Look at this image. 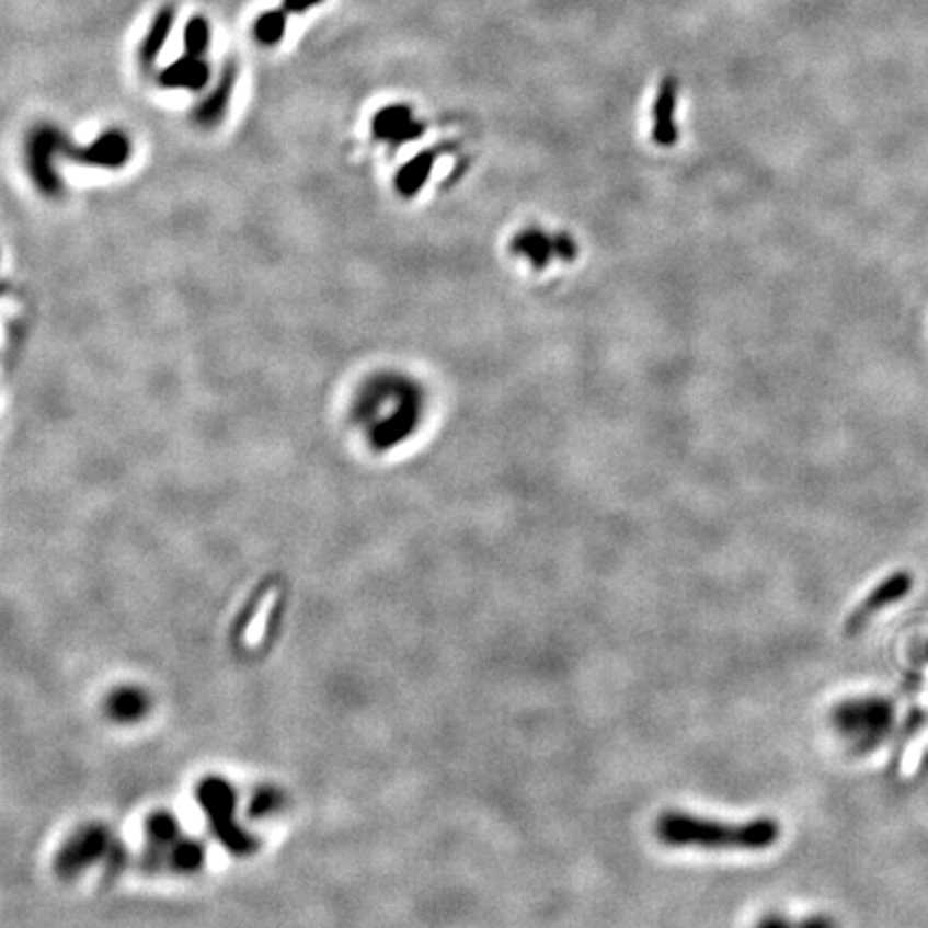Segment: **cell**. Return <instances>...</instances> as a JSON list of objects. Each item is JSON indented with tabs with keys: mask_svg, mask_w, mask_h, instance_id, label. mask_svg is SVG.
Returning a JSON list of instances; mask_svg holds the SVG:
<instances>
[{
	"mask_svg": "<svg viewBox=\"0 0 928 928\" xmlns=\"http://www.w3.org/2000/svg\"><path fill=\"white\" fill-rule=\"evenodd\" d=\"M655 836L662 845L673 849L757 853L771 849L780 840L782 825L774 817L718 821L681 811H666L655 820Z\"/></svg>",
	"mask_w": 928,
	"mask_h": 928,
	"instance_id": "cell-1",
	"label": "cell"
},
{
	"mask_svg": "<svg viewBox=\"0 0 928 928\" xmlns=\"http://www.w3.org/2000/svg\"><path fill=\"white\" fill-rule=\"evenodd\" d=\"M896 710L883 697H851L832 710V726L856 753H871L892 733Z\"/></svg>",
	"mask_w": 928,
	"mask_h": 928,
	"instance_id": "cell-2",
	"label": "cell"
},
{
	"mask_svg": "<svg viewBox=\"0 0 928 928\" xmlns=\"http://www.w3.org/2000/svg\"><path fill=\"white\" fill-rule=\"evenodd\" d=\"M196 798L209 821V827L224 847L239 856L252 853L256 849V838L237 821V795L230 782L219 776H209L198 784Z\"/></svg>",
	"mask_w": 928,
	"mask_h": 928,
	"instance_id": "cell-3",
	"label": "cell"
},
{
	"mask_svg": "<svg viewBox=\"0 0 928 928\" xmlns=\"http://www.w3.org/2000/svg\"><path fill=\"white\" fill-rule=\"evenodd\" d=\"M100 862L121 864V851L114 847L108 827L91 823L73 832L60 847L56 856V871L62 877H76Z\"/></svg>",
	"mask_w": 928,
	"mask_h": 928,
	"instance_id": "cell-4",
	"label": "cell"
},
{
	"mask_svg": "<svg viewBox=\"0 0 928 928\" xmlns=\"http://www.w3.org/2000/svg\"><path fill=\"white\" fill-rule=\"evenodd\" d=\"M914 589V578L907 572H896L892 576H887L883 583H879L873 592L867 596V600L862 602L849 617L847 621V632H858L862 630L871 617L877 612L885 610L887 606L903 600L905 596H909V592Z\"/></svg>",
	"mask_w": 928,
	"mask_h": 928,
	"instance_id": "cell-5",
	"label": "cell"
},
{
	"mask_svg": "<svg viewBox=\"0 0 928 928\" xmlns=\"http://www.w3.org/2000/svg\"><path fill=\"white\" fill-rule=\"evenodd\" d=\"M67 151V140L65 136L50 127V125H42L31 134L28 140V164L33 174L37 176V181L46 187L56 185L55 162L56 153H65Z\"/></svg>",
	"mask_w": 928,
	"mask_h": 928,
	"instance_id": "cell-6",
	"label": "cell"
},
{
	"mask_svg": "<svg viewBox=\"0 0 928 928\" xmlns=\"http://www.w3.org/2000/svg\"><path fill=\"white\" fill-rule=\"evenodd\" d=\"M67 156H71L76 162L91 165H106V168H118L129 160L131 147L123 131L110 129L104 131L95 142H91L84 149H71L67 145Z\"/></svg>",
	"mask_w": 928,
	"mask_h": 928,
	"instance_id": "cell-7",
	"label": "cell"
},
{
	"mask_svg": "<svg viewBox=\"0 0 928 928\" xmlns=\"http://www.w3.org/2000/svg\"><path fill=\"white\" fill-rule=\"evenodd\" d=\"M424 127L413 118V110L402 104H391L379 110L373 118V134L377 140L389 145H402L409 140H417Z\"/></svg>",
	"mask_w": 928,
	"mask_h": 928,
	"instance_id": "cell-8",
	"label": "cell"
},
{
	"mask_svg": "<svg viewBox=\"0 0 928 928\" xmlns=\"http://www.w3.org/2000/svg\"><path fill=\"white\" fill-rule=\"evenodd\" d=\"M158 82L164 89L203 91L211 82V67L205 56L183 55L165 65L158 73Z\"/></svg>",
	"mask_w": 928,
	"mask_h": 928,
	"instance_id": "cell-9",
	"label": "cell"
},
{
	"mask_svg": "<svg viewBox=\"0 0 928 928\" xmlns=\"http://www.w3.org/2000/svg\"><path fill=\"white\" fill-rule=\"evenodd\" d=\"M237 84V69L232 62H228L219 76L218 84L214 87V91L201 102V106L194 110V118L196 123H201L203 127H214L224 118V114L228 112L230 100H232V91Z\"/></svg>",
	"mask_w": 928,
	"mask_h": 928,
	"instance_id": "cell-10",
	"label": "cell"
},
{
	"mask_svg": "<svg viewBox=\"0 0 928 928\" xmlns=\"http://www.w3.org/2000/svg\"><path fill=\"white\" fill-rule=\"evenodd\" d=\"M149 862L153 867H162L165 864L168 869L176 871V873H194L203 867L205 862V849L198 840H190V838H179L172 847H168L160 853H151Z\"/></svg>",
	"mask_w": 928,
	"mask_h": 928,
	"instance_id": "cell-11",
	"label": "cell"
},
{
	"mask_svg": "<svg viewBox=\"0 0 928 928\" xmlns=\"http://www.w3.org/2000/svg\"><path fill=\"white\" fill-rule=\"evenodd\" d=\"M174 20H176V11H174L172 4H165L153 15L149 31H147V35L140 44V50H138L140 62L145 67H151L158 60L160 53L164 50L165 42L172 33V26H174Z\"/></svg>",
	"mask_w": 928,
	"mask_h": 928,
	"instance_id": "cell-12",
	"label": "cell"
},
{
	"mask_svg": "<svg viewBox=\"0 0 928 928\" xmlns=\"http://www.w3.org/2000/svg\"><path fill=\"white\" fill-rule=\"evenodd\" d=\"M149 708H151V703H149L147 692L140 690V688H131V686L114 690L108 697V703H106L110 718L116 720V722H125V724L140 720L149 711Z\"/></svg>",
	"mask_w": 928,
	"mask_h": 928,
	"instance_id": "cell-13",
	"label": "cell"
},
{
	"mask_svg": "<svg viewBox=\"0 0 928 928\" xmlns=\"http://www.w3.org/2000/svg\"><path fill=\"white\" fill-rule=\"evenodd\" d=\"M286 15H288L286 9H272L261 13L252 24L254 39L265 48L277 46L286 35V22H288Z\"/></svg>",
	"mask_w": 928,
	"mask_h": 928,
	"instance_id": "cell-14",
	"label": "cell"
},
{
	"mask_svg": "<svg viewBox=\"0 0 928 928\" xmlns=\"http://www.w3.org/2000/svg\"><path fill=\"white\" fill-rule=\"evenodd\" d=\"M185 55L205 56L211 48V24L205 15H194L183 28Z\"/></svg>",
	"mask_w": 928,
	"mask_h": 928,
	"instance_id": "cell-15",
	"label": "cell"
},
{
	"mask_svg": "<svg viewBox=\"0 0 928 928\" xmlns=\"http://www.w3.org/2000/svg\"><path fill=\"white\" fill-rule=\"evenodd\" d=\"M147 834H149V843L153 845V849H158L153 853L164 851L181 838L179 823L168 813H156L151 820L147 821Z\"/></svg>",
	"mask_w": 928,
	"mask_h": 928,
	"instance_id": "cell-16",
	"label": "cell"
},
{
	"mask_svg": "<svg viewBox=\"0 0 928 928\" xmlns=\"http://www.w3.org/2000/svg\"><path fill=\"white\" fill-rule=\"evenodd\" d=\"M433 153H422L420 158H415L413 162H409V164L402 168V172H400V176H398V185L402 187V190H411V187H417L424 179H426V174H428V170H431V165H433Z\"/></svg>",
	"mask_w": 928,
	"mask_h": 928,
	"instance_id": "cell-17",
	"label": "cell"
},
{
	"mask_svg": "<svg viewBox=\"0 0 928 928\" xmlns=\"http://www.w3.org/2000/svg\"><path fill=\"white\" fill-rule=\"evenodd\" d=\"M282 802H284V798H282V793L277 789L265 787V789H261V791L254 793L252 804H250V815L252 817L274 815V813H277L282 809Z\"/></svg>",
	"mask_w": 928,
	"mask_h": 928,
	"instance_id": "cell-18",
	"label": "cell"
},
{
	"mask_svg": "<svg viewBox=\"0 0 928 928\" xmlns=\"http://www.w3.org/2000/svg\"><path fill=\"white\" fill-rule=\"evenodd\" d=\"M323 0H282V4H284V9L288 11V13H306V11H310V9H314L317 4H321Z\"/></svg>",
	"mask_w": 928,
	"mask_h": 928,
	"instance_id": "cell-19",
	"label": "cell"
},
{
	"mask_svg": "<svg viewBox=\"0 0 928 928\" xmlns=\"http://www.w3.org/2000/svg\"><path fill=\"white\" fill-rule=\"evenodd\" d=\"M795 928H836V923L829 916H811L806 920L795 923Z\"/></svg>",
	"mask_w": 928,
	"mask_h": 928,
	"instance_id": "cell-20",
	"label": "cell"
},
{
	"mask_svg": "<svg viewBox=\"0 0 928 928\" xmlns=\"http://www.w3.org/2000/svg\"><path fill=\"white\" fill-rule=\"evenodd\" d=\"M755 928H795L793 923H789L787 918H782V916H776V914H771V916H765L764 920L757 925Z\"/></svg>",
	"mask_w": 928,
	"mask_h": 928,
	"instance_id": "cell-21",
	"label": "cell"
}]
</instances>
